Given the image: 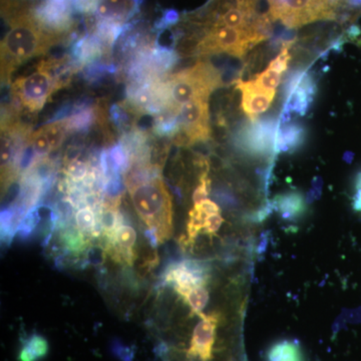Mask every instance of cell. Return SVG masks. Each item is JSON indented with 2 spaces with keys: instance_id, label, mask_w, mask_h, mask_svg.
<instances>
[{
  "instance_id": "7a4b0ae2",
  "label": "cell",
  "mask_w": 361,
  "mask_h": 361,
  "mask_svg": "<svg viewBox=\"0 0 361 361\" xmlns=\"http://www.w3.org/2000/svg\"><path fill=\"white\" fill-rule=\"evenodd\" d=\"M135 212L159 244L167 241L173 232V201L161 177L129 190Z\"/></svg>"
},
{
  "instance_id": "ffe728a7",
  "label": "cell",
  "mask_w": 361,
  "mask_h": 361,
  "mask_svg": "<svg viewBox=\"0 0 361 361\" xmlns=\"http://www.w3.org/2000/svg\"><path fill=\"white\" fill-rule=\"evenodd\" d=\"M40 221H42L40 208L33 207L23 217L16 235H18L21 240L30 239L37 232V227L40 225Z\"/></svg>"
},
{
  "instance_id": "5bb4252c",
  "label": "cell",
  "mask_w": 361,
  "mask_h": 361,
  "mask_svg": "<svg viewBox=\"0 0 361 361\" xmlns=\"http://www.w3.org/2000/svg\"><path fill=\"white\" fill-rule=\"evenodd\" d=\"M305 128L300 123H287L278 127L275 154L293 153L300 149L305 142Z\"/></svg>"
},
{
  "instance_id": "484cf974",
  "label": "cell",
  "mask_w": 361,
  "mask_h": 361,
  "mask_svg": "<svg viewBox=\"0 0 361 361\" xmlns=\"http://www.w3.org/2000/svg\"><path fill=\"white\" fill-rule=\"evenodd\" d=\"M210 184L211 182L209 180L208 174H207V172H204L201 176L200 180H199V185L194 192L193 201L195 205H198L202 202L207 200L209 191H210Z\"/></svg>"
},
{
  "instance_id": "7402d4cb",
  "label": "cell",
  "mask_w": 361,
  "mask_h": 361,
  "mask_svg": "<svg viewBox=\"0 0 361 361\" xmlns=\"http://www.w3.org/2000/svg\"><path fill=\"white\" fill-rule=\"evenodd\" d=\"M282 75H283V73L268 66V68H266L265 71L256 75L255 77L253 78V80H255L259 85L264 87V89L276 92L278 85H279L280 82H281Z\"/></svg>"
},
{
  "instance_id": "f546056e",
  "label": "cell",
  "mask_w": 361,
  "mask_h": 361,
  "mask_svg": "<svg viewBox=\"0 0 361 361\" xmlns=\"http://www.w3.org/2000/svg\"><path fill=\"white\" fill-rule=\"evenodd\" d=\"M353 208L356 211H361V172L355 180V195L353 198Z\"/></svg>"
},
{
  "instance_id": "ac0fdd59",
  "label": "cell",
  "mask_w": 361,
  "mask_h": 361,
  "mask_svg": "<svg viewBox=\"0 0 361 361\" xmlns=\"http://www.w3.org/2000/svg\"><path fill=\"white\" fill-rule=\"evenodd\" d=\"M49 342L37 334H30L23 341L18 361H39L49 353Z\"/></svg>"
},
{
  "instance_id": "6da1fadb",
  "label": "cell",
  "mask_w": 361,
  "mask_h": 361,
  "mask_svg": "<svg viewBox=\"0 0 361 361\" xmlns=\"http://www.w3.org/2000/svg\"><path fill=\"white\" fill-rule=\"evenodd\" d=\"M2 13L9 25L1 42L2 77L6 78L20 63L44 54L56 39L47 35L16 0H2Z\"/></svg>"
},
{
  "instance_id": "8fae6325",
  "label": "cell",
  "mask_w": 361,
  "mask_h": 361,
  "mask_svg": "<svg viewBox=\"0 0 361 361\" xmlns=\"http://www.w3.org/2000/svg\"><path fill=\"white\" fill-rule=\"evenodd\" d=\"M236 87L241 92L242 109L249 121L257 120L259 116L265 113L276 94V92L259 85L253 78L249 80H238Z\"/></svg>"
},
{
  "instance_id": "ba28073f",
  "label": "cell",
  "mask_w": 361,
  "mask_h": 361,
  "mask_svg": "<svg viewBox=\"0 0 361 361\" xmlns=\"http://www.w3.org/2000/svg\"><path fill=\"white\" fill-rule=\"evenodd\" d=\"M179 125V132L175 135L178 145L190 146L207 141L211 135L208 99H193L182 106Z\"/></svg>"
},
{
  "instance_id": "3957f363",
  "label": "cell",
  "mask_w": 361,
  "mask_h": 361,
  "mask_svg": "<svg viewBox=\"0 0 361 361\" xmlns=\"http://www.w3.org/2000/svg\"><path fill=\"white\" fill-rule=\"evenodd\" d=\"M268 16L289 30H297L318 21H334L348 7L345 0H266Z\"/></svg>"
},
{
  "instance_id": "603a6c76",
  "label": "cell",
  "mask_w": 361,
  "mask_h": 361,
  "mask_svg": "<svg viewBox=\"0 0 361 361\" xmlns=\"http://www.w3.org/2000/svg\"><path fill=\"white\" fill-rule=\"evenodd\" d=\"M109 158H110L114 167L120 174L129 170L130 157L123 144L116 145L114 148H111V151L109 152Z\"/></svg>"
},
{
  "instance_id": "9c48e42d",
  "label": "cell",
  "mask_w": 361,
  "mask_h": 361,
  "mask_svg": "<svg viewBox=\"0 0 361 361\" xmlns=\"http://www.w3.org/2000/svg\"><path fill=\"white\" fill-rule=\"evenodd\" d=\"M211 267L205 261L184 259L166 267L163 283L171 285L182 298L197 287L206 286L210 280Z\"/></svg>"
},
{
  "instance_id": "30bf717a",
  "label": "cell",
  "mask_w": 361,
  "mask_h": 361,
  "mask_svg": "<svg viewBox=\"0 0 361 361\" xmlns=\"http://www.w3.org/2000/svg\"><path fill=\"white\" fill-rule=\"evenodd\" d=\"M54 87V78L44 68L16 80L13 92L23 108L35 113L44 108Z\"/></svg>"
},
{
  "instance_id": "7c38bea8",
  "label": "cell",
  "mask_w": 361,
  "mask_h": 361,
  "mask_svg": "<svg viewBox=\"0 0 361 361\" xmlns=\"http://www.w3.org/2000/svg\"><path fill=\"white\" fill-rule=\"evenodd\" d=\"M199 316L201 320L195 327L188 355L199 357L202 361H208L212 358L216 329L221 316L216 312L210 314L201 313Z\"/></svg>"
},
{
  "instance_id": "2e32d148",
  "label": "cell",
  "mask_w": 361,
  "mask_h": 361,
  "mask_svg": "<svg viewBox=\"0 0 361 361\" xmlns=\"http://www.w3.org/2000/svg\"><path fill=\"white\" fill-rule=\"evenodd\" d=\"M273 207L286 220L294 221L302 217L306 210V204L302 194L291 191L278 195L273 200Z\"/></svg>"
},
{
  "instance_id": "cb8c5ba5",
  "label": "cell",
  "mask_w": 361,
  "mask_h": 361,
  "mask_svg": "<svg viewBox=\"0 0 361 361\" xmlns=\"http://www.w3.org/2000/svg\"><path fill=\"white\" fill-rule=\"evenodd\" d=\"M92 171V166L85 161L73 160L66 168V178L73 182H82Z\"/></svg>"
},
{
  "instance_id": "f1b7e54d",
  "label": "cell",
  "mask_w": 361,
  "mask_h": 361,
  "mask_svg": "<svg viewBox=\"0 0 361 361\" xmlns=\"http://www.w3.org/2000/svg\"><path fill=\"white\" fill-rule=\"evenodd\" d=\"M114 353L118 358H121L123 361H132L133 360V351L129 348H126L120 342L116 341L113 345Z\"/></svg>"
},
{
  "instance_id": "277c9868",
  "label": "cell",
  "mask_w": 361,
  "mask_h": 361,
  "mask_svg": "<svg viewBox=\"0 0 361 361\" xmlns=\"http://www.w3.org/2000/svg\"><path fill=\"white\" fill-rule=\"evenodd\" d=\"M171 108L180 113L185 104L196 99H208L222 85L219 71L210 63H198L172 75L168 80Z\"/></svg>"
},
{
  "instance_id": "83f0119b",
  "label": "cell",
  "mask_w": 361,
  "mask_h": 361,
  "mask_svg": "<svg viewBox=\"0 0 361 361\" xmlns=\"http://www.w3.org/2000/svg\"><path fill=\"white\" fill-rule=\"evenodd\" d=\"M223 224V217L221 213L212 214L209 216L207 219L205 233L209 235H214L220 229L221 225Z\"/></svg>"
},
{
  "instance_id": "5b68a950",
  "label": "cell",
  "mask_w": 361,
  "mask_h": 361,
  "mask_svg": "<svg viewBox=\"0 0 361 361\" xmlns=\"http://www.w3.org/2000/svg\"><path fill=\"white\" fill-rule=\"evenodd\" d=\"M268 37L264 33L254 30H237L227 26H202L196 51L205 56L227 54L243 58L247 52Z\"/></svg>"
},
{
  "instance_id": "4fadbf2b",
  "label": "cell",
  "mask_w": 361,
  "mask_h": 361,
  "mask_svg": "<svg viewBox=\"0 0 361 361\" xmlns=\"http://www.w3.org/2000/svg\"><path fill=\"white\" fill-rule=\"evenodd\" d=\"M137 233L132 226L123 225L114 236L104 239V250L121 265L133 266L137 258Z\"/></svg>"
},
{
  "instance_id": "9a60e30c",
  "label": "cell",
  "mask_w": 361,
  "mask_h": 361,
  "mask_svg": "<svg viewBox=\"0 0 361 361\" xmlns=\"http://www.w3.org/2000/svg\"><path fill=\"white\" fill-rule=\"evenodd\" d=\"M215 213H221V209L217 204L208 199L194 206V208L190 211L189 221H188V244L194 243L199 233L205 231L207 219L209 216Z\"/></svg>"
},
{
  "instance_id": "4dcf8cb0",
  "label": "cell",
  "mask_w": 361,
  "mask_h": 361,
  "mask_svg": "<svg viewBox=\"0 0 361 361\" xmlns=\"http://www.w3.org/2000/svg\"><path fill=\"white\" fill-rule=\"evenodd\" d=\"M353 4H356V6H360L361 0H351Z\"/></svg>"
},
{
  "instance_id": "e0dca14e",
  "label": "cell",
  "mask_w": 361,
  "mask_h": 361,
  "mask_svg": "<svg viewBox=\"0 0 361 361\" xmlns=\"http://www.w3.org/2000/svg\"><path fill=\"white\" fill-rule=\"evenodd\" d=\"M266 361H305L302 348L297 341L283 339L273 343L266 353Z\"/></svg>"
},
{
  "instance_id": "8992f818",
  "label": "cell",
  "mask_w": 361,
  "mask_h": 361,
  "mask_svg": "<svg viewBox=\"0 0 361 361\" xmlns=\"http://www.w3.org/2000/svg\"><path fill=\"white\" fill-rule=\"evenodd\" d=\"M279 118L275 116L249 121L240 128L235 135V145L246 155L255 158H269L275 154Z\"/></svg>"
},
{
  "instance_id": "44dd1931",
  "label": "cell",
  "mask_w": 361,
  "mask_h": 361,
  "mask_svg": "<svg viewBox=\"0 0 361 361\" xmlns=\"http://www.w3.org/2000/svg\"><path fill=\"white\" fill-rule=\"evenodd\" d=\"M191 308V312L200 315L209 301V291L206 286L197 287L183 298Z\"/></svg>"
},
{
  "instance_id": "d4e9b609",
  "label": "cell",
  "mask_w": 361,
  "mask_h": 361,
  "mask_svg": "<svg viewBox=\"0 0 361 361\" xmlns=\"http://www.w3.org/2000/svg\"><path fill=\"white\" fill-rule=\"evenodd\" d=\"M30 142L37 155L44 156L52 151L51 142L42 128L30 135Z\"/></svg>"
},
{
  "instance_id": "d6986e66",
  "label": "cell",
  "mask_w": 361,
  "mask_h": 361,
  "mask_svg": "<svg viewBox=\"0 0 361 361\" xmlns=\"http://www.w3.org/2000/svg\"><path fill=\"white\" fill-rule=\"evenodd\" d=\"M75 225L78 229L87 238H99L102 231L97 224V214L90 207L78 209L75 214Z\"/></svg>"
},
{
  "instance_id": "52a82bcc",
  "label": "cell",
  "mask_w": 361,
  "mask_h": 361,
  "mask_svg": "<svg viewBox=\"0 0 361 361\" xmlns=\"http://www.w3.org/2000/svg\"><path fill=\"white\" fill-rule=\"evenodd\" d=\"M317 94L314 78L306 71H295L284 85L285 103L279 118L280 125L290 122L291 116H305Z\"/></svg>"
},
{
  "instance_id": "4316f807",
  "label": "cell",
  "mask_w": 361,
  "mask_h": 361,
  "mask_svg": "<svg viewBox=\"0 0 361 361\" xmlns=\"http://www.w3.org/2000/svg\"><path fill=\"white\" fill-rule=\"evenodd\" d=\"M92 120V111H85L73 116V118H68L66 121L68 129H84L87 127Z\"/></svg>"
}]
</instances>
